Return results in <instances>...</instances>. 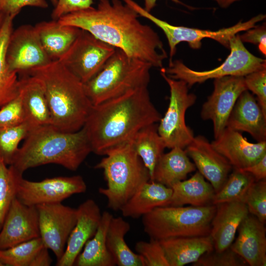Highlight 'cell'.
<instances>
[{
    "label": "cell",
    "instance_id": "6da1fadb",
    "mask_svg": "<svg viewBox=\"0 0 266 266\" xmlns=\"http://www.w3.org/2000/svg\"><path fill=\"white\" fill-rule=\"evenodd\" d=\"M139 17L120 0H99L97 8L91 6L71 12L57 20L86 31L129 56L161 68L167 58L164 44L157 33L141 23Z\"/></svg>",
    "mask_w": 266,
    "mask_h": 266
},
{
    "label": "cell",
    "instance_id": "7a4b0ae2",
    "mask_svg": "<svg viewBox=\"0 0 266 266\" xmlns=\"http://www.w3.org/2000/svg\"><path fill=\"white\" fill-rule=\"evenodd\" d=\"M161 118L151 101L147 87H142L93 105L83 128L92 152L105 155Z\"/></svg>",
    "mask_w": 266,
    "mask_h": 266
},
{
    "label": "cell",
    "instance_id": "3957f363",
    "mask_svg": "<svg viewBox=\"0 0 266 266\" xmlns=\"http://www.w3.org/2000/svg\"><path fill=\"white\" fill-rule=\"evenodd\" d=\"M91 152L83 127L75 132H65L46 125L31 130L10 166L21 174L29 168L49 164L75 171Z\"/></svg>",
    "mask_w": 266,
    "mask_h": 266
},
{
    "label": "cell",
    "instance_id": "277c9868",
    "mask_svg": "<svg viewBox=\"0 0 266 266\" xmlns=\"http://www.w3.org/2000/svg\"><path fill=\"white\" fill-rule=\"evenodd\" d=\"M23 75L35 76L42 82L51 125L65 132H75L82 128L93 104L86 94L84 84L60 61H52Z\"/></svg>",
    "mask_w": 266,
    "mask_h": 266
},
{
    "label": "cell",
    "instance_id": "5b68a950",
    "mask_svg": "<svg viewBox=\"0 0 266 266\" xmlns=\"http://www.w3.org/2000/svg\"><path fill=\"white\" fill-rule=\"evenodd\" d=\"M94 168L103 171L106 188L99 192L106 197L107 207L120 210L144 183L150 180L149 170L137 154L132 140L105 155Z\"/></svg>",
    "mask_w": 266,
    "mask_h": 266
},
{
    "label": "cell",
    "instance_id": "8992f818",
    "mask_svg": "<svg viewBox=\"0 0 266 266\" xmlns=\"http://www.w3.org/2000/svg\"><path fill=\"white\" fill-rule=\"evenodd\" d=\"M152 67L150 64L116 48L102 69L84 84L85 92L95 105L131 90L148 87Z\"/></svg>",
    "mask_w": 266,
    "mask_h": 266
},
{
    "label": "cell",
    "instance_id": "52a82bcc",
    "mask_svg": "<svg viewBox=\"0 0 266 266\" xmlns=\"http://www.w3.org/2000/svg\"><path fill=\"white\" fill-rule=\"evenodd\" d=\"M216 205L165 206L142 217L144 232L159 240L179 237L209 235Z\"/></svg>",
    "mask_w": 266,
    "mask_h": 266
},
{
    "label": "cell",
    "instance_id": "ba28073f",
    "mask_svg": "<svg viewBox=\"0 0 266 266\" xmlns=\"http://www.w3.org/2000/svg\"><path fill=\"white\" fill-rule=\"evenodd\" d=\"M230 53L225 62L212 69L198 71L191 69L180 60L169 62L168 67L160 68L168 76L184 81L191 87L196 83H202L210 79L227 76H243L254 71L266 68L265 59L255 56L244 46L239 34L230 41Z\"/></svg>",
    "mask_w": 266,
    "mask_h": 266
},
{
    "label": "cell",
    "instance_id": "9c48e42d",
    "mask_svg": "<svg viewBox=\"0 0 266 266\" xmlns=\"http://www.w3.org/2000/svg\"><path fill=\"white\" fill-rule=\"evenodd\" d=\"M123 0L140 16L150 20L163 31L169 47V62L172 60L173 56L176 51L177 45L182 42H187L193 49H199L201 46V40L203 39L211 38L229 49L230 41L233 36L254 27L257 23L266 18L265 14H260L247 21H240L233 26L214 31L171 25L147 12L133 0Z\"/></svg>",
    "mask_w": 266,
    "mask_h": 266
},
{
    "label": "cell",
    "instance_id": "30bf717a",
    "mask_svg": "<svg viewBox=\"0 0 266 266\" xmlns=\"http://www.w3.org/2000/svg\"><path fill=\"white\" fill-rule=\"evenodd\" d=\"M161 71V75L167 83L170 90L167 109L162 117L158 132L166 148L185 149L193 140V131L185 122L187 110L196 102V96L189 92V87L183 81L176 80Z\"/></svg>",
    "mask_w": 266,
    "mask_h": 266
},
{
    "label": "cell",
    "instance_id": "8fae6325",
    "mask_svg": "<svg viewBox=\"0 0 266 266\" xmlns=\"http://www.w3.org/2000/svg\"><path fill=\"white\" fill-rule=\"evenodd\" d=\"M115 50L114 47L82 30L59 61L84 84L102 69Z\"/></svg>",
    "mask_w": 266,
    "mask_h": 266
},
{
    "label": "cell",
    "instance_id": "7c38bea8",
    "mask_svg": "<svg viewBox=\"0 0 266 266\" xmlns=\"http://www.w3.org/2000/svg\"><path fill=\"white\" fill-rule=\"evenodd\" d=\"M87 185L79 175L58 176L40 181L24 179L19 180L16 198L23 203L30 206L62 202L74 194L85 193Z\"/></svg>",
    "mask_w": 266,
    "mask_h": 266
},
{
    "label": "cell",
    "instance_id": "4fadbf2b",
    "mask_svg": "<svg viewBox=\"0 0 266 266\" xmlns=\"http://www.w3.org/2000/svg\"><path fill=\"white\" fill-rule=\"evenodd\" d=\"M41 238L45 247L50 249L57 260L63 256L68 237L76 222V208L62 202L36 206Z\"/></svg>",
    "mask_w": 266,
    "mask_h": 266
},
{
    "label": "cell",
    "instance_id": "5bb4252c",
    "mask_svg": "<svg viewBox=\"0 0 266 266\" xmlns=\"http://www.w3.org/2000/svg\"><path fill=\"white\" fill-rule=\"evenodd\" d=\"M6 60L11 70L23 74L52 61L44 50L34 26L31 25H21L12 31Z\"/></svg>",
    "mask_w": 266,
    "mask_h": 266
},
{
    "label": "cell",
    "instance_id": "9a60e30c",
    "mask_svg": "<svg viewBox=\"0 0 266 266\" xmlns=\"http://www.w3.org/2000/svg\"><path fill=\"white\" fill-rule=\"evenodd\" d=\"M212 94L203 103L200 113L204 120L213 123L214 138L227 127L234 105L242 93L247 90L244 77L227 76L214 79Z\"/></svg>",
    "mask_w": 266,
    "mask_h": 266
},
{
    "label": "cell",
    "instance_id": "2e32d148",
    "mask_svg": "<svg viewBox=\"0 0 266 266\" xmlns=\"http://www.w3.org/2000/svg\"><path fill=\"white\" fill-rule=\"evenodd\" d=\"M38 237L40 233L36 207L26 205L16 198L0 231V250Z\"/></svg>",
    "mask_w": 266,
    "mask_h": 266
},
{
    "label": "cell",
    "instance_id": "e0dca14e",
    "mask_svg": "<svg viewBox=\"0 0 266 266\" xmlns=\"http://www.w3.org/2000/svg\"><path fill=\"white\" fill-rule=\"evenodd\" d=\"M102 213L92 199H88L76 208V222L67 239L65 252L57 260V266H72L85 244L95 234Z\"/></svg>",
    "mask_w": 266,
    "mask_h": 266
},
{
    "label": "cell",
    "instance_id": "ac0fdd59",
    "mask_svg": "<svg viewBox=\"0 0 266 266\" xmlns=\"http://www.w3.org/2000/svg\"><path fill=\"white\" fill-rule=\"evenodd\" d=\"M199 171L211 184L215 193L222 187L233 166L202 135L194 137L184 149Z\"/></svg>",
    "mask_w": 266,
    "mask_h": 266
},
{
    "label": "cell",
    "instance_id": "d6986e66",
    "mask_svg": "<svg viewBox=\"0 0 266 266\" xmlns=\"http://www.w3.org/2000/svg\"><path fill=\"white\" fill-rule=\"evenodd\" d=\"M211 143L233 168L247 167L266 155V141L250 142L239 132L228 127Z\"/></svg>",
    "mask_w": 266,
    "mask_h": 266
},
{
    "label": "cell",
    "instance_id": "ffe728a7",
    "mask_svg": "<svg viewBox=\"0 0 266 266\" xmlns=\"http://www.w3.org/2000/svg\"><path fill=\"white\" fill-rule=\"evenodd\" d=\"M238 235L230 248L250 266H266L265 224L249 214L241 222Z\"/></svg>",
    "mask_w": 266,
    "mask_h": 266
},
{
    "label": "cell",
    "instance_id": "44dd1931",
    "mask_svg": "<svg viewBox=\"0 0 266 266\" xmlns=\"http://www.w3.org/2000/svg\"><path fill=\"white\" fill-rule=\"evenodd\" d=\"M216 207L209 235L214 250L221 252L230 247L239 225L249 213L245 203L240 201L222 203Z\"/></svg>",
    "mask_w": 266,
    "mask_h": 266
},
{
    "label": "cell",
    "instance_id": "7402d4cb",
    "mask_svg": "<svg viewBox=\"0 0 266 266\" xmlns=\"http://www.w3.org/2000/svg\"><path fill=\"white\" fill-rule=\"evenodd\" d=\"M226 127L246 132L258 142L266 141V114L248 90L242 93L237 99Z\"/></svg>",
    "mask_w": 266,
    "mask_h": 266
},
{
    "label": "cell",
    "instance_id": "603a6c76",
    "mask_svg": "<svg viewBox=\"0 0 266 266\" xmlns=\"http://www.w3.org/2000/svg\"><path fill=\"white\" fill-rule=\"evenodd\" d=\"M170 188L153 181L143 184L121 208L124 217L137 219L156 208L169 205Z\"/></svg>",
    "mask_w": 266,
    "mask_h": 266
},
{
    "label": "cell",
    "instance_id": "cb8c5ba5",
    "mask_svg": "<svg viewBox=\"0 0 266 266\" xmlns=\"http://www.w3.org/2000/svg\"><path fill=\"white\" fill-rule=\"evenodd\" d=\"M26 121L33 128L50 125L51 115L44 87L38 78L24 75L20 79V92Z\"/></svg>",
    "mask_w": 266,
    "mask_h": 266
},
{
    "label": "cell",
    "instance_id": "d4e9b609",
    "mask_svg": "<svg viewBox=\"0 0 266 266\" xmlns=\"http://www.w3.org/2000/svg\"><path fill=\"white\" fill-rule=\"evenodd\" d=\"M169 266H183L197 262L214 250L210 235L169 238L160 240Z\"/></svg>",
    "mask_w": 266,
    "mask_h": 266
},
{
    "label": "cell",
    "instance_id": "484cf974",
    "mask_svg": "<svg viewBox=\"0 0 266 266\" xmlns=\"http://www.w3.org/2000/svg\"><path fill=\"white\" fill-rule=\"evenodd\" d=\"M34 27L44 50L52 61L59 60L82 31L55 20L39 22Z\"/></svg>",
    "mask_w": 266,
    "mask_h": 266
},
{
    "label": "cell",
    "instance_id": "4316f807",
    "mask_svg": "<svg viewBox=\"0 0 266 266\" xmlns=\"http://www.w3.org/2000/svg\"><path fill=\"white\" fill-rule=\"evenodd\" d=\"M196 168L184 149L174 147L161 156L150 180L171 188L175 183L185 180Z\"/></svg>",
    "mask_w": 266,
    "mask_h": 266
},
{
    "label": "cell",
    "instance_id": "83f0119b",
    "mask_svg": "<svg viewBox=\"0 0 266 266\" xmlns=\"http://www.w3.org/2000/svg\"><path fill=\"white\" fill-rule=\"evenodd\" d=\"M172 194L169 205L182 206L189 204L201 206L212 204L215 194L211 184L203 176L196 172L190 179L174 184L171 188Z\"/></svg>",
    "mask_w": 266,
    "mask_h": 266
},
{
    "label": "cell",
    "instance_id": "f1b7e54d",
    "mask_svg": "<svg viewBox=\"0 0 266 266\" xmlns=\"http://www.w3.org/2000/svg\"><path fill=\"white\" fill-rule=\"evenodd\" d=\"M113 215L108 211L102 213L99 226L94 235L85 244L74 265L77 266H115V260L106 242L107 231Z\"/></svg>",
    "mask_w": 266,
    "mask_h": 266
},
{
    "label": "cell",
    "instance_id": "f546056e",
    "mask_svg": "<svg viewBox=\"0 0 266 266\" xmlns=\"http://www.w3.org/2000/svg\"><path fill=\"white\" fill-rule=\"evenodd\" d=\"M130 229V224L122 217L113 216L106 233L107 248L117 266H144L142 257L133 252L125 241Z\"/></svg>",
    "mask_w": 266,
    "mask_h": 266
},
{
    "label": "cell",
    "instance_id": "4dcf8cb0",
    "mask_svg": "<svg viewBox=\"0 0 266 266\" xmlns=\"http://www.w3.org/2000/svg\"><path fill=\"white\" fill-rule=\"evenodd\" d=\"M14 18L7 16L0 33V108L15 98L20 92L18 73L9 68L6 60V49L13 31Z\"/></svg>",
    "mask_w": 266,
    "mask_h": 266
},
{
    "label": "cell",
    "instance_id": "1f68e13d",
    "mask_svg": "<svg viewBox=\"0 0 266 266\" xmlns=\"http://www.w3.org/2000/svg\"><path fill=\"white\" fill-rule=\"evenodd\" d=\"M132 141L137 154L149 170L151 180L155 166L166 148L158 133L156 123L142 128Z\"/></svg>",
    "mask_w": 266,
    "mask_h": 266
},
{
    "label": "cell",
    "instance_id": "d6a6232c",
    "mask_svg": "<svg viewBox=\"0 0 266 266\" xmlns=\"http://www.w3.org/2000/svg\"><path fill=\"white\" fill-rule=\"evenodd\" d=\"M220 189L215 193L211 203L213 205L233 202L244 203L247 193L256 181L249 173L241 169L233 168Z\"/></svg>",
    "mask_w": 266,
    "mask_h": 266
},
{
    "label": "cell",
    "instance_id": "836d02e7",
    "mask_svg": "<svg viewBox=\"0 0 266 266\" xmlns=\"http://www.w3.org/2000/svg\"><path fill=\"white\" fill-rule=\"evenodd\" d=\"M23 177L11 166L0 159V231L13 200L16 198L19 180Z\"/></svg>",
    "mask_w": 266,
    "mask_h": 266
},
{
    "label": "cell",
    "instance_id": "e575fe53",
    "mask_svg": "<svg viewBox=\"0 0 266 266\" xmlns=\"http://www.w3.org/2000/svg\"><path fill=\"white\" fill-rule=\"evenodd\" d=\"M44 247L41 238H35L9 248L0 250V261L4 266H30L35 256Z\"/></svg>",
    "mask_w": 266,
    "mask_h": 266
},
{
    "label": "cell",
    "instance_id": "d590c367",
    "mask_svg": "<svg viewBox=\"0 0 266 266\" xmlns=\"http://www.w3.org/2000/svg\"><path fill=\"white\" fill-rule=\"evenodd\" d=\"M28 122L0 128V159L10 166L18 150L20 141L25 139L32 129Z\"/></svg>",
    "mask_w": 266,
    "mask_h": 266
},
{
    "label": "cell",
    "instance_id": "8d00e7d4",
    "mask_svg": "<svg viewBox=\"0 0 266 266\" xmlns=\"http://www.w3.org/2000/svg\"><path fill=\"white\" fill-rule=\"evenodd\" d=\"M244 203L249 214L263 223L266 221V180L255 181L246 196Z\"/></svg>",
    "mask_w": 266,
    "mask_h": 266
},
{
    "label": "cell",
    "instance_id": "74e56055",
    "mask_svg": "<svg viewBox=\"0 0 266 266\" xmlns=\"http://www.w3.org/2000/svg\"><path fill=\"white\" fill-rule=\"evenodd\" d=\"M135 250L142 257L144 266H169L159 240L150 238L149 241H138Z\"/></svg>",
    "mask_w": 266,
    "mask_h": 266
},
{
    "label": "cell",
    "instance_id": "f35d334b",
    "mask_svg": "<svg viewBox=\"0 0 266 266\" xmlns=\"http://www.w3.org/2000/svg\"><path fill=\"white\" fill-rule=\"evenodd\" d=\"M247 263L230 247L221 251L214 250L204 254L194 266H244Z\"/></svg>",
    "mask_w": 266,
    "mask_h": 266
},
{
    "label": "cell",
    "instance_id": "ab89813d",
    "mask_svg": "<svg viewBox=\"0 0 266 266\" xmlns=\"http://www.w3.org/2000/svg\"><path fill=\"white\" fill-rule=\"evenodd\" d=\"M26 121L21 96L18 95L0 108V128L21 124Z\"/></svg>",
    "mask_w": 266,
    "mask_h": 266
},
{
    "label": "cell",
    "instance_id": "60d3db41",
    "mask_svg": "<svg viewBox=\"0 0 266 266\" xmlns=\"http://www.w3.org/2000/svg\"><path fill=\"white\" fill-rule=\"evenodd\" d=\"M244 79L247 90L256 95L260 106L266 114V68L251 72Z\"/></svg>",
    "mask_w": 266,
    "mask_h": 266
},
{
    "label": "cell",
    "instance_id": "b9f144b4",
    "mask_svg": "<svg viewBox=\"0 0 266 266\" xmlns=\"http://www.w3.org/2000/svg\"><path fill=\"white\" fill-rule=\"evenodd\" d=\"M27 6L45 8L48 3L45 0H0V11L13 18Z\"/></svg>",
    "mask_w": 266,
    "mask_h": 266
},
{
    "label": "cell",
    "instance_id": "7bdbcfd3",
    "mask_svg": "<svg viewBox=\"0 0 266 266\" xmlns=\"http://www.w3.org/2000/svg\"><path fill=\"white\" fill-rule=\"evenodd\" d=\"M93 3V0H58L51 16L57 20L68 13L90 7Z\"/></svg>",
    "mask_w": 266,
    "mask_h": 266
},
{
    "label": "cell",
    "instance_id": "ee69618b",
    "mask_svg": "<svg viewBox=\"0 0 266 266\" xmlns=\"http://www.w3.org/2000/svg\"><path fill=\"white\" fill-rule=\"evenodd\" d=\"M241 41L244 43H250L258 45L261 52L266 54V24L255 26L239 35Z\"/></svg>",
    "mask_w": 266,
    "mask_h": 266
},
{
    "label": "cell",
    "instance_id": "f6af8a7d",
    "mask_svg": "<svg viewBox=\"0 0 266 266\" xmlns=\"http://www.w3.org/2000/svg\"><path fill=\"white\" fill-rule=\"evenodd\" d=\"M241 169L251 174L256 181L266 179V155L254 165Z\"/></svg>",
    "mask_w": 266,
    "mask_h": 266
},
{
    "label": "cell",
    "instance_id": "bcb514c9",
    "mask_svg": "<svg viewBox=\"0 0 266 266\" xmlns=\"http://www.w3.org/2000/svg\"><path fill=\"white\" fill-rule=\"evenodd\" d=\"M47 249L45 246L36 254L32 261L30 266H50L52 260L50 256Z\"/></svg>",
    "mask_w": 266,
    "mask_h": 266
},
{
    "label": "cell",
    "instance_id": "7dc6e473",
    "mask_svg": "<svg viewBox=\"0 0 266 266\" xmlns=\"http://www.w3.org/2000/svg\"><path fill=\"white\" fill-rule=\"evenodd\" d=\"M158 0H144V9L147 12H150V11L156 6V2ZM174 2L178 3H182L181 1L178 0H171Z\"/></svg>",
    "mask_w": 266,
    "mask_h": 266
},
{
    "label": "cell",
    "instance_id": "c3c4849f",
    "mask_svg": "<svg viewBox=\"0 0 266 266\" xmlns=\"http://www.w3.org/2000/svg\"><path fill=\"white\" fill-rule=\"evenodd\" d=\"M220 7L225 8L230 6L233 3L240 0H214Z\"/></svg>",
    "mask_w": 266,
    "mask_h": 266
},
{
    "label": "cell",
    "instance_id": "681fc988",
    "mask_svg": "<svg viewBox=\"0 0 266 266\" xmlns=\"http://www.w3.org/2000/svg\"><path fill=\"white\" fill-rule=\"evenodd\" d=\"M7 16V15H5L2 11H0V33L2 28Z\"/></svg>",
    "mask_w": 266,
    "mask_h": 266
},
{
    "label": "cell",
    "instance_id": "f907efd6",
    "mask_svg": "<svg viewBox=\"0 0 266 266\" xmlns=\"http://www.w3.org/2000/svg\"><path fill=\"white\" fill-rule=\"evenodd\" d=\"M52 4L54 6H55L57 3L58 0H50Z\"/></svg>",
    "mask_w": 266,
    "mask_h": 266
},
{
    "label": "cell",
    "instance_id": "816d5d0a",
    "mask_svg": "<svg viewBox=\"0 0 266 266\" xmlns=\"http://www.w3.org/2000/svg\"><path fill=\"white\" fill-rule=\"evenodd\" d=\"M4 266L3 264L0 261V266Z\"/></svg>",
    "mask_w": 266,
    "mask_h": 266
}]
</instances>
